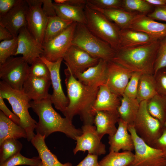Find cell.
I'll list each match as a JSON object with an SVG mask.
<instances>
[{
	"instance_id": "obj_16",
	"label": "cell",
	"mask_w": 166,
	"mask_h": 166,
	"mask_svg": "<svg viewBox=\"0 0 166 166\" xmlns=\"http://www.w3.org/2000/svg\"><path fill=\"white\" fill-rule=\"evenodd\" d=\"M133 72L113 61H108L106 84L112 91L122 97Z\"/></svg>"
},
{
	"instance_id": "obj_44",
	"label": "cell",
	"mask_w": 166,
	"mask_h": 166,
	"mask_svg": "<svg viewBox=\"0 0 166 166\" xmlns=\"http://www.w3.org/2000/svg\"><path fill=\"white\" fill-rule=\"evenodd\" d=\"M2 96L0 94V109L4 114L9 118L17 124L20 125V120L19 118L14 113L12 112L5 105Z\"/></svg>"
},
{
	"instance_id": "obj_20",
	"label": "cell",
	"mask_w": 166,
	"mask_h": 166,
	"mask_svg": "<svg viewBox=\"0 0 166 166\" xmlns=\"http://www.w3.org/2000/svg\"><path fill=\"white\" fill-rule=\"evenodd\" d=\"M51 85V80L29 75L25 81L22 90L31 101H37L47 98Z\"/></svg>"
},
{
	"instance_id": "obj_42",
	"label": "cell",
	"mask_w": 166,
	"mask_h": 166,
	"mask_svg": "<svg viewBox=\"0 0 166 166\" xmlns=\"http://www.w3.org/2000/svg\"><path fill=\"white\" fill-rule=\"evenodd\" d=\"M87 2L103 9H122V0H87Z\"/></svg>"
},
{
	"instance_id": "obj_17",
	"label": "cell",
	"mask_w": 166,
	"mask_h": 166,
	"mask_svg": "<svg viewBox=\"0 0 166 166\" xmlns=\"http://www.w3.org/2000/svg\"><path fill=\"white\" fill-rule=\"evenodd\" d=\"M27 7L26 0H21L19 4L7 13L0 16V25L8 30L14 38L17 37L22 28L27 27Z\"/></svg>"
},
{
	"instance_id": "obj_51",
	"label": "cell",
	"mask_w": 166,
	"mask_h": 166,
	"mask_svg": "<svg viewBox=\"0 0 166 166\" xmlns=\"http://www.w3.org/2000/svg\"><path fill=\"white\" fill-rule=\"evenodd\" d=\"M150 4L156 6L166 5V0H145Z\"/></svg>"
},
{
	"instance_id": "obj_3",
	"label": "cell",
	"mask_w": 166,
	"mask_h": 166,
	"mask_svg": "<svg viewBox=\"0 0 166 166\" xmlns=\"http://www.w3.org/2000/svg\"><path fill=\"white\" fill-rule=\"evenodd\" d=\"M159 40L152 43L116 50L113 61L134 72L154 75Z\"/></svg>"
},
{
	"instance_id": "obj_39",
	"label": "cell",
	"mask_w": 166,
	"mask_h": 166,
	"mask_svg": "<svg viewBox=\"0 0 166 166\" xmlns=\"http://www.w3.org/2000/svg\"><path fill=\"white\" fill-rule=\"evenodd\" d=\"M166 67V36L159 40L155 63L154 74L160 69Z\"/></svg>"
},
{
	"instance_id": "obj_23",
	"label": "cell",
	"mask_w": 166,
	"mask_h": 166,
	"mask_svg": "<svg viewBox=\"0 0 166 166\" xmlns=\"http://www.w3.org/2000/svg\"><path fill=\"white\" fill-rule=\"evenodd\" d=\"M119 118L117 110L99 111L96 113L94 124L101 139L105 134L111 136L115 133L117 130L116 124Z\"/></svg>"
},
{
	"instance_id": "obj_37",
	"label": "cell",
	"mask_w": 166,
	"mask_h": 166,
	"mask_svg": "<svg viewBox=\"0 0 166 166\" xmlns=\"http://www.w3.org/2000/svg\"><path fill=\"white\" fill-rule=\"evenodd\" d=\"M41 162L39 156L30 158L23 156L19 153L0 164V166H17L20 165L36 166Z\"/></svg>"
},
{
	"instance_id": "obj_14",
	"label": "cell",
	"mask_w": 166,
	"mask_h": 166,
	"mask_svg": "<svg viewBox=\"0 0 166 166\" xmlns=\"http://www.w3.org/2000/svg\"><path fill=\"white\" fill-rule=\"evenodd\" d=\"M17 38L18 47L14 56L22 55L25 61L30 65L42 56V44L32 36L27 27L20 30Z\"/></svg>"
},
{
	"instance_id": "obj_2",
	"label": "cell",
	"mask_w": 166,
	"mask_h": 166,
	"mask_svg": "<svg viewBox=\"0 0 166 166\" xmlns=\"http://www.w3.org/2000/svg\"><path fill=\"white\" fill-rule=\"evenodd\" d=\"M50 97L51 94L47 98L30 102L31 108L39 117L35 129L37 133L46 138L52 133L60 132L75 140L77 136L82 134L81 129L76 128L72 121L62 117L54 109Z\"/></svg>"
},
{
	"instance_id": "obj_47",
	"label": "cell",
	"mask_w": 166,
	"mask_h": 166,
	"mask_svg": "<svg viewBox=\"0 0 166 166\" xmlns=\"http://www.w3.org/2000/svg\"><path fill=\"white\" fill-rule=\"evenodd\" d=\"M42 11L46 16L48 18L56 16V11L54 6L53 3L51 0H42Z\"/></svg>"
},
{
	"instance_id": "obj_29",
	"label": "cell",
	"mask_w": 166,
	"mask_h": 166,
	"mask_svg": "<svg viewBox=\"0 0 166 166\" xmlns=\"http://www.w3.org/2000/svg\"><path fill=\"white\" fill-rule=\"evenodd\" d=\"M117 110L120 118L132 125L138 113L140 103L136 99H132L123 95Z\"/></svg>"
},
{
	"instance_id": "obj_25",
	"label": "cell",
	"mask_w": 166,
	"mask_h": 166,
	"mask_svg": "<svg viewBox=\"0 0 166 166\" xmlns=\"http://www.w3.org/2000/svg\"><path fill=\"white\" fill-rule=\"evenodd\" d=\"M158 40L144 32L128 28L120 30L118 49L149 44Z\"/></svg>"
},
{
	"instance_id": "obj_46",
	"label": "cell",
	"mask_w": 166,
	"mask_h": 166,
	"mask_svg": "<svg viewBox=\"0 0 166 166\" xmlns=\"http://www.w3.org/2000/svg\"><path fill=\"white\" fill-rule=\"evenodd\" d=\"M153 147L161 150L166 159V127H164L161 135L155 142Z\"/></svg>"
},
{
	"instance_id": "obj_45",
	"label": "cell",
	"mask_w": 166,
	"mask_h": 166,
	"mask_svg": "<svg viewBox=\"0 0 166 166\" xmlns=\"http://www.w3.org/2000/svg\"><path fill=\"white\" fill-rule=\"evenodd\" d=\"M21 0H0V16H2L11 10Z\"/></svg>"
},
{
	"instance_id": "obj_52",
	"label": "cell",
	"mask_w": 166,
	"mask_h": 166,
	"mask_svg": "<svg viewBox=\"0 0 166 166\" xmlns=\"http://www.w3.org/2000/svg\"><path fill=\"white\" fill-rule=\"evenodd\" d=\"M36 166H43L42 162H41L39 164Z\"/></svg>"
},
{
	"instance_id": "obj_12",
	"label": "cell",
	"mask_w": 166,
	"mask_h": 166,
	"mask_svg": "<svg viewBox=\"0 0 166 166\" xmlns=\"http://www.w3.org/2000/svg\"><path fill=\"white\" fill-rule=\"evenodd\" d=\"M27 27L32 36L42 44L48 18L44 13L42 0H26Z\"/></svg>"
},
{
	"instance_id": "obj_53",
	"label": "cell",
	"mask_w": 166,
	"mask_h": 166,
	"mask_svg": "<svg viewBox=\"0 0 166 166\" xmlns=\"http://www.w3.org/2000/svg\"><path fill=\"white\" fill-rule=\"evenodd\" d=\"M163 125L164 127H166V120L164 122Z\"/></svg>"
},
{
	"instance_id": "obj_9",
	"label": "cell",
	"mask_w": 166,
	"mask_h": 166,
	"mask_svg": "<svg viewBox=\"0 0 166 166\" xmlns=\"http://www.w3.org/2000/svg\"><path fill=\"white\" fill-rule=\"evenodd\" d=\"M22 56L11 57L0 64V78L12 88L22 90L30 66Z\"/></svg>"
},
{
	"instance_id": "obj_26",
	"label": "cell",
	"mask_w": 166,
	"mask_h": 166,
	"mask_svg": "<svg viewBox=\"0 0 166 166\" xmlns=\"http://www.w3.org/2000/svg\"><path fill=\"white\" fill-rule=\"evenodd\" d=\"M45 136L37 133L30 141L37 150L43 166H72L69 162L61 163L57 156L49 149L45 142Z\"/></svg>"
},
{
	"instance_id": "obj_34",
	"label": "cell",
	"mask_w": 166,
	"mask_h": 166,
	"mask_svg": "<svg viewBox=\"0 0 166 166\" xmlns=\"http://www.w3.org/2000/svg\"><path fill=\"white\" fill-rule=\"evenodd\" d=\"M22 144L18 139H8L0 144V164L20 153Z\"/></svg>"
},
{
	"instance_id": "obj_43",
	"label": "cell",
	"mask_w": 166,
	"mask_h": 166,
	"mask_svg": "<svg viewBox=\"0 0 166 166\" xmlns=\"http://www.w3.org/2000/svg\"><path fill=\"white\" fill-rule=\"evenodd\" d=\"M147 15L154 20L166 22V5L155 6L153 10Z\"/></svg>"
},
{
	"instance_id": "obj_35",
	"label": "cell",
	"mask_w": 166,
	"mask_h": 166,
	"mask_svg": "<svg viewBox=\"0 0 166 166\" xmlns=\"http://www.w3.org/2000/svg\"><path fill=\"white\" fill-rule=\"evenodd\" d=\"M154 8V6L145 0H122V9L129 12L147 15L151 13Z\"/></svg>"
},
{
	"instance_id": "obj_6",
	"label": "cell",
	"mask_w": 166,
	"mask_h": 166,
	"mask_svg": "<svg viewBox=\"0 0 166 166\" xmlns=\"http://www.w3.org/2000/svg\"><path fill=\"white\" fill-rule=\"evenodd\" d=\"M84 10L87 20L86 26L88 30L116 51L119 46L120 29L102 13L87 4Z\"/></svg>"
},
{
	"instance_id": "obj_28",
	"label": "cell",
	"mask_w": 166,
	"mask_h": 166,
	"mask_svg": "<svg viewBox=\"0 0 166 166\" xmlns=\"http://www.w3.org/2000/svg\"><path fill=\"white\" fill-rule=\"evenodd\" d=\"M56 15L61 18L86 25L84 7L53 3Z\"/></svg>"
},
{
	"instance_id": "obj_1",
	"label": "cell",
	"mask_w": 166,
	"mask_h": 166,
	"mask_svg": "<svg viewBox=\"0 0 166 166\" xmlns=\"http://www.w3.org/2000/svg\"><path fill=\"white\" fill-rule=\"evenodd\" d=\"M65 84L69 103L62 112L71 121L78 115L83 124L93 125L95 116L92 112L99 87L85 85L79 82L67 67L64 70Z\"/></svg>"
},
{
	"instance_id": "obj_27",
	"label": "cell",
	"mask_w": 166,
	"mask_h": 166,
	"mask_svg": "<svg viewBox=\"0 0 166 166\" xmlns=\"http://www.w3.org/2000/svg\"><path fill=\"white\" fill-rule=\"evenodd\" d=\"M27 138L25 130L0 111V144L8 139Z\"/></svg>"
},
{
	"instance_id": "obj_24",
	"label": "cell",
	"mask_w": 166,
	"mask_h": 166,
	"mask_svg": "<svg viewBox=\"0 0 166 166\" xmlns=\"http://www.w3.org/2000/svg\"><path fill=\"white\" fill-rule=\"evenodd\" d=\"M86 4L91 8L102 13L121 30L128 28L133 20L141 14L137 12H129L120 9H103L91 4L87 1Z\"/></svg>"
},
{
	"instance_id": "obj_38",
	"label": "cell",
	"mask_w": 166,
	"mask_h": 166,
	"mask_svg": "<svg viewBox=\"0 0 166 166\" xmlns=\"http://www.w3.org/2000/svg\"><path fill=\"white\" fill-rule=\"evenodd\" d=\"M29 67V75L50 80L49 69L40 58L37 59Z\"/></svg>"
},
{
	"instance_id": "obj_31",
	"label": "cell",
	"mask_w": 166,
	"mask_h": 166,
	"mask_svg": "<svg viewBox=\"0 0 166 166\" xmlns=\"http://www.w3.org/2000/svg\"><path fill=\"white\" fill-rule=\"evenodd\" d=\"M73 22L63 19L57 15L48 18L44 31L42 44L61 33Z\"/></svg>"
},
{
	"instance_id": "obj_36",
	"label": "cell",
	"mask_w": 166,
	"mask_h": 166,
	"mask_svg": "<svg viewBox=\"0 0 166 166\" xmlns=\"http://www.w3.org/2000/svg\"><path fill=\"white\" fill-rule=\"evenodd\" d=\"M18 47L17 37L1 41L0 43V64L4 63L10 57L14 56Z\"/></svg>"
},
{
	"instance_id": "obj_50",
	"label": "cell",
	"mask_w": 166,
	"mask_h": 166,
	"mask_svg": "<svg viewBox=\"0 0 166 166\" xmlns=\"http://www.w3.org/2000/svg\"><path fill=\"white\" fill-rule=\"evenodd\" d=\"M14 38L12 34L6 28L0 25V41L7 40Z\"/></svg>"
},
{
	"instance_id": "obj_15",
	"label": "cell",
	"mask_w": 166,
	"mask_h": 166,
	"mask_svg": "<svg viewBox=\"0 0 166 166\" xmlns=\"http://www.w3.org/2000/svg\"><path fill=\"white\" fill-rule=\"evenodd\" d=\"M63 59L67 67L74 76L97 65L100 59L92 57L84 51L73 45L66 53Z\"/></svg>"
},
{
	"instance_id": "obj_48",
	"label": "cell",
	"mask_w": 166,
	"mask_h": 166,
	"mask_svg": "<svg viewBox=\"0 0 166 166\" xmlns=\"http://www.w3.org/2000/svg\"><path fill=\"white\" fill-rule=\"evenodd\" d=\"M97 155L88 154L84 159L76 166H100Z\"/></svg>"
},
{
	"instance_id": "obj_5",
	"label": "cell",
	"mask_w": 166,
	"mask_h": 166,
	"mask_svg": "<svg viewBox=\"0 0 166 166\" xmlns=\"http://www.w3.org/2000/svg\"><path fill=\"white\" fill-rule=\"evenodd\" d=\"M72 44L93 57L107 61H112L116 54L115 49L108 43L93 34L85 24H77Z\"/></svg>"
},
{
	"instance_id": "obj_4",
	"label": "cell",
	"mask_w": 166,
	"mask_h": 166,
	"mask_svg": "<svg viewBox=\"0 0 166 166\" xmlns=\"http://www.w3.org/2000/svg\"><path fill=\"white\" fill-rule=\"evenodd\" d=\"M0 94L8 101L13 113L19 118L20 126L26 132L27 140L30 141L36 135L34 131L37 122L29 112L31 108L30 100L22 90L13 89L2 81H0Z\"/></svg>"
},
{
	"instance_id": "obj_41",
	"label": "cell",
	"mask_w": 166,
	"mask_h": 166,
	"mask_svg": "<svg viewBox=\"0 0 166 166\" xmlns=\"http://www.w3.org/2000/svg\"><path fill=\"white\" fill-rule=\"evenodd\" d=\"M154 76L157 93L166 98V67L158 70Z\"/></svg>"
},
{
	"instance_id": "obj_10",
	"label": "cell",
	"mask_w": 166,
	"mask_h": 166,
	"mask_svg": "<svg viewBox=\"0 0 166 166\" xmlns=\"http://www.w3.org/2000/svg\"><path fill=\"white\" fill-rule=\"evenodd\" d=\"M73 22L65 30L48 42L42 44V56L51 62L63 58L72 45V43L77 25Z\"/></svg>"
},
{
	"instance_id": "obj_30",
	"label": "cell",
	"mask_w": 166,
	"mask_h": 166,
	"mask_svg": "<svg viewBox=\"0 0 166 166\" xmlns=\"http://www.w3.org/2000/svg\"><path fill=\"white\" fill-rule=\"evenodd\" d=\"M156 81L153 74H142L140 77L136 99L140 102L148 101L157 94Z\"/></svg>"
},
{
	"instance_id": "obj_32",
	"label": "cell",
	"mask_w": 166,
	"mask_h": 166,
	"mask_svg": "<svg viewBox=\"0 0 166 166\" xmlns=\"http://www.w3.org/2000/svg\"><path fill=\"white\" fill-rule=\"evenodd\" d=\"M134 159L132 151L109 152L99 163L100 166H130Z\"/></svg>"
},
{
	"instance_id": "obj_49",
	"label": "cell",
	"mask_w": 166,
	"mask_h": 166,
	"mask_svg": "<svg viewBox=\"0 0 166 166\" xmlns=\"http://www.w3.org/2000/svg\"><path fill=\"white\" fill-rule=\"evenodd\" d=\"M54 3L85 7L87 0H55Z\"/></svg>"
},
{
	"instance_id": "obj_7",
	"label": "cell",
	"mask_w": 166,
	"mask_h": 166,
	"mask_svg": "<svg viewBox=\"0 0 166 166\" xmlns=\"http://www.w3.org/2000/svg\"><path fill=\"white\" fill-rule=\"evenodd\" d=\"M132 125L137 135L153 147L161 135L164 128L161 122L148 112L147 101L140 103L139 110Z\"/></svg>"
},
{
	"instance_id": "obj_33",
	"label": "cell",
	"mask_w": 166,
	"mask_h": 166,
	"mask_svg": "<svg viewBox=\"0 0 166 166\" xmlns=\"http://www.w3.org/2000/svg\"><path fill=\"white\" fill-rule=\"evenodd\" d=\"M149 113L163 125L166 120V98L157 93L147 101Z\"/></svg>"
},
{
	"instance_id": "obj_19",
	"label": "cell",
	"mask_w": 166,
	"mask_h": 166,
	"mask_svg": "<svg viewBox=\"0 0 166 166\" xmlns=\"http://www.w3.org/2000/svg\"><path fill=\"white\" fill-rule=\"evenodd\" d=\"M115 133L109 136V152H119L121 150L132 151L134 150L133 141L128 130V123L121 118Z\"/></svg>"
},
{
	"instance_id": "obj_40",
	"label": "cell",
	"mask_w": 166,
	"mask_h": 166,
	"mask_svg": "<svg viewBox=\"0 0 166 166\" xmlns=\"http://www.w3.org/2000/svg\"><path fill=\"white\" fill-rule=\"evenodd\" d=\"M142 74L138 72H134L133 73L123 95L131 99H136L139 81Z\"/></svg>"
},
{
	"instance_id": "obj_13",
	"label": "cell",
	"mask_w": 166,
	"mask_h": 166,
	"mask_svg": "<svg viewBox=\"0 0 166 166\" xmlns=\"http://www.w3.org/2000/svg\"><path fill=\"white\" fill-rule=\"evenodd\" d=\"M41 59L48 68L50 75V80L53 88L51 100L55 108L63 112L68 106L69 101L62 89L60 75V69L63 58H61L55 62H51L42 56Z\"/></svg>"
},
{
	"instance_id": "obj_21",
	"label": "cell",
	"mask_w": 166,
	"mask_h": 166,
	"mask_svg": "<svg viewBox=\"0 0 166 166\" xmlns=\"http://www.w3.org/2000/svg\"><path fill=\"white\" fill-rule=\"evenodd\" d=\"M128 28L144 32L158 40L166 36V23L158 22L145 15H139Z\"/></svg>"
},
{
	"instance_id": "obj_22",
	"label": "cell",
	"mask_w": 166,
	"mask_h": 166,
	"mask_svg": "<svg viewBox=\"0 0 166 166\" xmlns=\"http://www.w3.org/2000/svg\"><path fill=\"white\" fill-rule=\"evenodd\" d=\"M120 97L112 91L106 84L99 87L92 112L95 116L99 111L117 110L121 103Z\"/></svg>"
},
{
	"instance_id": "obj_11",
	"label": "cell",
	"mask_w": 166,
	"mask_h": 166,
	"mask_svg": "<svg viewBox=\"0 0 166 166\" xmlns=\"http://www.w3.org/2000/svg\"><path fill=\"white\" fill-rule=\"evenodd\" d=\"M82 134L76 137V145L73 150L75 155L79 151L97 156L104 155L106 152L105 145L101 141L96 126L93 125L85 124L81 127Z\"/></svg>"
},
{
	"instance_id": "obj_18",
	"label": "cell",
	"mask_w": 166,
	"mask_h": 166,
	"mask_svg": "<svg viewBox=\"0 0 166 166\" xmlns=\"http://www.w3.org/2000/svg\"><path fill=\"white\" fill-rule=\"evenodd\" d=\"M107 62L100 59L97 65L74 76L79 82L85 85L99 87L106 84Z\"/></svg>"
},
{
	"instance_id": "obj_8",
	"label": "cell",
	"mask_w": 166,
	"mask_h": 166,
	"mask_svg": "<svg viewBox=\"0 0 166 166\" xmlns=\"http://www.w3.org/2000/svg\"><path fill=\"white\" fill-rule=\"evenodd\" d=\"M128 130L134 143V159L130 166H166V159L160 150L147 144L136 134L133 125Z\"/></svg>"
}]
</instances>
